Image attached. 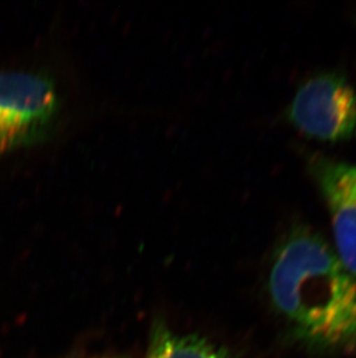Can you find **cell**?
Instances as JSON below:
<instances>
[{
  "mask_svg": "<svg viewBox=\"0 0 356 358\" xmlns=\"http://www.w3.org/2000/svg\"><path fill=\"white\" fill-rule=\"evenodd\" d=\"M287 117L309 138L327 143L355 139L356 90L343 73H318L299 86Z\"/></svg>",
  "mask_w": 356,
  "mask_h": 358,
  "instance_id": "cell-3",
  "label": "cell"
},
{
  "mask_svg": "<svg viewBox=\"0 0 356 358\" xmlns=\"http://www.w3.org/2000/svg\"><path fill=\"white\" fill-rule=\"evenodd\" d=\"M144 358H234L222 345L195 333L179 331L163 321L151 324Z\"/></svg>",
  "mask_w": 356,
  "mask_h": 358,
  "instance_id": "cell-5",
  "label": "cell"
},
{
  "mask_svg": "<svg viewBox=\"0 0 356 358\" xmlns=\"http://www.w3.org/2000/svg\"><path fill=\"white\" fill-rule=\"evenodd\" d=\"M269 294L296 340L325 352L356 349V278L311 227L296 224L280 241Z\"/></svg>",
  "mask_w": 356,
  "mask_h": 358,
  "instance_id": "cell-1",
  "label": "cell"
},
{
  "mask_svg": "<svg viewBox=\"0 0 356 358\" xmlns=\"http://www.w3.org/2000/svg\"><path fill=\"white\" fill-rule=\"evenodd\" d=\"M310 169L329 210L336 255L356 278V165L315 156Z\"/></svg>",
  "mask_w": 356,
  "mask_h": 358,
  "instance_id": "cell-4",
  "label": "cell"
},
{
  "mask_svg": "<svg viewBox=\"0 0 356 358\" xmlns=\"http://www.w3.org/2000/svg\"><path fill=\"white\" fill-rule=\"evenodd\" d=\"M58 110L50 79L31 72H0V156L45 138Z\"/></svg>",
  "mask_w": 356,
  "mask_h": 358,
  "instance_id": "cell-2",
  "label": "cell"
}]
</instances>
